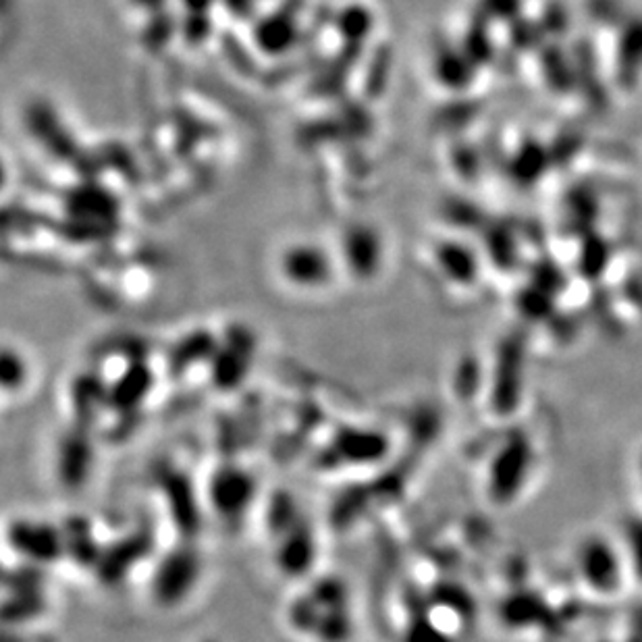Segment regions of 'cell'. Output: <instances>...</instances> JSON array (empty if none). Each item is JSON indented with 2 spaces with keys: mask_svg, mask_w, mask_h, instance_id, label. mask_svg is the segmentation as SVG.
Segmentation results:
<instances>
[]
</instances>
